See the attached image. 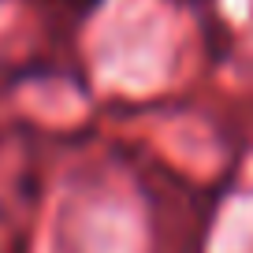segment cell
Segmentation results:
<instances>
[{
  "mask_svg": "<svg viewBox=\"0 0 253 253\" xmlns=\"http://www.w3.org/2000/svg\"><path fill=\"white\" fill-rule=\"evenodd\" d=\"M41 11H45L52 23H67V26H75V23H82V19L89 15V11L101 4V0H34Z\"/></svg>",
  "mask_w": 253,
  "mask_h": 253,
  "instance_id": "1",
  "label": "cell"
}]
</instances>
